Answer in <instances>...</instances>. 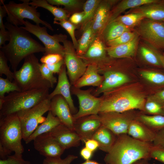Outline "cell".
Returning a JSON list of instances; mask_svg holds the SVG:
<instances>
[{
    "label": "cell",
    "mask_w": 164,
    "mask_h": 164,
    "mask_svg": "<svg viewBox=\"0 0 164 164\" xmlns=\"http://www.w3.org/2000/svg\"><path fill=\"white\" fill-rule=\"evenodd\" d=\"M10 35L9 43L0 48L10 62L13 72L17 70L21 61L28 55L35 53L44 52L45 48L30 36L29 32L7 22L5 24Z\"/></svg>",
    "instance_id": "6da1fadb"
},
{
    "label": "cell",
    "mask_w": 164,
    "mask_h": 164,
    "mask_svg": "<svg viewBox=\"0 0 164 164\" xmlns=\"http://www.w3.org/2000/svg\"><path fill=\"white\" fill-rule=\"evenodd\" d=\"M153 146L152 143L139 141L127 134L117 135L104 161L106 164H132L140 159L149 160Z\"/></svg>",
    "instance_id": "7a4b0ae2"
},
{
    "label": "cell",
    "mask_w": 164,
    "mask_h": 164,
    "mask_svg": "<svg viewBox=\"0 0 164 164\" xmlns=\"http://www.w3.org/2000/svg\"><path fill=\"white\" fill-rule=\"evenodd\" d=\"M41 64L34 54L24 59V63L18 70L13 72V80L21 91L32 90L49 89L50 83L42 76L40 70Z\"/></svg>",
    "instance_id": "3957f363"
},
{
    "label": "cell",
    "mask_w": 164,
    "mask_h": 164,
    "mask_svg": "<svg viewBox=\"0 0 164 164\" xmlns=\"http://www.w3.org/2000/svg\"><path fill=\"white\" fill-rule=\"evenodd\" d=\"M99 112L123 113L135 109L144 110L145 100L133 92L112 90L101 97Z\"/></svg>",
    "instance_id": "277c9868"
},
{
    "label": "cell",
    "mask_w": 164,
    "mask_h": 164,
    "mask_svg": "<svg viewBox=\"0 0 164 164\" xmlns=\"http://www.w3.org/2000/svg\"><path fill=\"white\" fill-rule=\"evenodd\" d=\"M49 90L35 89L9 93L2 99L3 104L0 109V118L34 106L47 98Z\"/></svg>",
    "instance_id": "5b68a950"
},
{
    "label": "cell",
    "mask_w": 164,
    "mask_h": 164,
    "mask_svg": "<svg viewBox=\"0 0 164 164\" xmlns=\"http://www.w3.org/2000/svg\"><path fill=\"white\" fill-rule=\"evenodd\" d=\"M22 129L16 114L0 118V143L15 154L22 155Z\"/></svg>",
    "instance_id": "8992f818"
},
{
    "label": "cell",
    "mask_w": 164,
    "mask_h": 164,
    "mask_svg": "<svg viewBox=\"0 0 164 164\" xmlns=\"http://www.w3.org/2000/svg\"><path fill=\"white\" fill-rule=\"evenodd\" d=\"M22 3H16L10 1L5 4L3 0L0 2L5 11L7 16V22L13 25L18 26L23 25L24 19H27L34 21L36 24H41L51 31L53 29L50 24L40 18V13L37 7L30 5L29 0H22Z\"/></svg>",
    "instance_id": "52a82bcc"
},
{
    "label": "cell",
    "mask_w": 164,
    "mask_h": 164,
    "mask_svg": "<svg viewBox=\"0 0 164 164\" xmlns=\"http://www.w3.org/2000/svg\"><path fill=\"white\" fill-rule=\"evenodd\" d=\"M24 26H21L29 33L34 35L43 43L45 49L44 55L49 53H56L63 57L64 48L60 42H63L66 39L67 36L61 34L49 35L47 31V27H41L38 25L32 24L26 20L23 22Z\"/></svg>",
    "instance_id": "ba28073f"
},
{
    "label": "cell",
    "mask_w": 164,
    "mask_h": 164,
    "mask_svg": "<svg viewBox=\"0 0 164 164\" xmlns=\"http://www.w3.org/2000/svg\"><path fill=\"white\" fill-rule=\"evenodd\" d=\"M134 30L147 43L159 50H164V22L145 18Z\"/></svg>",
    "instance_id": "9c48e42d"
},
{
    "label": "cell",
    "mask_w": 164,
    "mask_h": 164,
    "mask_svg": "<svg viewBox=\"0 0 164 164\" xmlns=\"http://www.w3.org/2000/svg\"><path fill=\"white\" fill-rule=\"evenodd\" d=\"M51 100L47 98L34 106L17 112L25 141L34 131L43 115L50 110Z\"/></svg>",
    "instance_id": "30bf717a"
},
{
    "label": "cell",
    "mask_w": 164,
    "mask_h": 164,
    "mask_svg": "<svg viewBox=\"0 0 164 164\" xmlns=\"http://www.w3.org/2000/svg\"><path fill=\"white\" fill-rule=\"evenodd\" d=\"M64 48V60L67 74L71 85L73 86L85 72L87 65L77 55L73 44L66 39L63 42Z\"/></svg>",
    "instance_id": "8fae6325"
},
{
    "label": "cell",
    "mask_w": 164,
    "mask_h": 164,
    "mask_svg": "<svg viewBox=\"0 0 164 164\" xmlns=\"http://www.w3.org/2000/svg\"><path fill=\"white\" fill-rule=\"evenodd\" d=\"M92 88L82 90L73 86L71 88V91L77 97L79 103V109L73 115L74 121L87 116L98 114L99 112L101 98L93 95Z\"/></svg>",
    "instance_id": "7c38bea8"
},
{
    "label": "cell",
    "mask_w": 164,
    "mask_h": 164,
    "mask_svg": "<svg viewBox=\"0 0 164 164\" xmlns=\"http://www.w3.org/2000/svg\"><path fill=\"white\" fill-rule=\"evenodd\" d=\"M126 112H99L98 114L102 125L118 135L127 134L130 123L135 119L131 116L125 114Z\"/></svg>",
    "instance_id": "4fadbf2b"
},
{
    "label": "cell",
    "mask_w": 164,
    "mask_h": 164,
    "mask_svg": "<svg viewBox=\"0 0 164 164\" xmlns=\"http://www.w3.org/2000/svg\"><path fill=\"white\" fill-rule=\"evenodd\" d=\"M33 141L35 149L45 158L60 157L65 150L50 132L38 136Z\"/></svg>",
    "instance_id": "5bb4252c"
},
{
    "label": "cell",
    "mask_w": 164,
    "mask_h": 164,
    "mask_svg": "<svg viewBox=\"0 0 164 164\" xmlns=\"http://www.w3.org/2000/svg\"><path fill=\"white\" fill-rule=\"evenodd\" d=\"M102 125L98 114L91 115L79 118L74 121L73 129L84 143L92 138Z\"/></svg>",
    "instance_id": "9a60e30c"
},
{
    "label": "cell",
    "mask_w": 164,
    "mask_h": 164,
    "mask_svg": "<svg viewBox=\"0 0 164 164\" xmlns=\"http://www.w3.org/2000/svg\"><path fill=\"white\" fill-rule=\"evenodd\" d=\"M50 111L59 119L61 124L74 130L73 115L68 104L62 96L57 95L52 98Z\"/></svg>",
    "instance_id": "2e32d148"
},
{
    "label": "cell",
    "mask_w": 164,
    "mask_h": 164,
    "mask_svg": "<svg viewBox=\"0 0 164 164\" xmlns=\"http://www.w3.org/2000/svg\"><path fill=\"white\" fill-rule=\"evenodd\" d=\"M71 84L68 80L65 64L63 65L58 74L56 86L54 90L49 94L47 98L51 100L55 96L60 95L68 104L73 115L77 112L71 96Z\"/></svg>",
    "instance_id": "e0dca14e"
},
{
    "label": "cell",
    "mask_w": 164,
    "mask_h": 164,
    "mask_svg": "<svg viewBox=\"0 0 164 164\" xmlns=\"http://www.w3.org/2000/svg\"><path fill=\"white\" fill-rule=\"evenodd\" d=\"M106 51L103 43L99 36L95 37L85 53L79 56L87 65L95 64L98 70L103 66Z\"/></svg>",
    "instance_id": "ac0fdd59"
},
{
    "label": "cell",
    "mask_w": 164,
    "mask_h": 164,
    "mask_svg": "<svg viewBox=\"0 0 164 164\" xmlns=\"http://www.w3.org/2000/svg\"><path fill=\"white\" fill-rule=\"evenodd\" d=\"M116 0L101 1L92 20V30L95 38L101 34L106 26L112 6Z\"/></svg>",
    "instance_id": "d6986e66"
},
{
    "label": "cell",
    "mask_w": 164,
    "mask_h": 164,
    "mask_svg": "<svg viewBox=\"0 0 164 164\" xmlns=\"http://www.w3.org/2000/svg\"><path fill=\"white\" fill-rule=\"evenodd\" d=\"M50 132L65 149L80 145L81 140L77 134L63 124L59 125Z\"/></svg>",
    "instance_id": "ffe728a7"
},
{
    "label": "cell",
    "mask_w": 164,
    "mask_h": 164,
    "mask_svg": "<svg viewBox=\"0 0 164 164\" xmlns=\"http://www.w3.org/2000/svg\"><path fill=\"white\" fill-rule=\"evenodd\" d=\"M103 74L104 79L102 84L92 92L95 96L118 87L129 80L126 75L119 71L108 70L103 72Z\"/></svg>",
    "instance_id": "44dd1931"
},
{
    "label": "cell",
    "mask_w": 164,
    "mask_h": 164,
    "mask_svg": "<svg viewBox=\"0 0 164 164\" xmlns=\"http://www.w3.org/2000/svg\"><path fill=\"white\" fill-rule=\"evenodd\" d=\"M138 13L145 18L152 20L164 22V0L144 5L129 10L125 14Z\"/></svg>",
    "instance_id": "7402d4cb"
},
{
    "label": "cell",
    "mask_w": 164,
    "mask_h": 164,
    "mask_svg": "<svg viewBox=\"0 0 164 164\" xmlns=\"http://www.w3.org/2000/svg\"><path fill=\"white\" fill-rule=\"evenodd\" d=\"M156 133L144 124L135 119L130 123L128 129L127 134L139 141L152 143Z\"/></svg>",
    "instance_id": "603a6c76"
},
{
    "label": "cell",
    "mask_w": 164,
    "mask_h": 164,
    "mask_svg": "<svg viewBox=\"0 0 164 164\" xmlns=\"http://www.w3.org/2000/svg\"><path fill=\"white\" fill-rule=\"evenodd\" d=\"M139 36L137 35L131 41L118 46L106 47L107 54L111 58H120L133 56L138 48Z\"/></svg>",
    "instance_id": "cb8c5ba5"
},
{
    "label": "cell",
    "mask_w": 164,
    "mask_h": 164,
    "mask_svg": "<svg viewBox=\"0 0 164 164\" xmlns=\"http://www.w3.org/2000/svg\"><path fill=\"white\" fill-rule=\"evenodd\" d=\"M104 79L103 76L98 72L97 66L94 64L87 65L83 75L73 86L80 88L86 86H92L97 87L102 84Z\"/></svg>",
    "instance_id": "d4e9b609"
},
{
    "label": "cell",
    "mask_w": 164,
    "mask_h": 164,
    "mask_svg": "<svg viewBox=\"0 0 164 164\" xmlns=\"http://www.w3.org/2000/svg\"><path fill=\"white\" fill-rule=\"evenodd\" d=\"M117 135L108 128L102 125L93 136L92 138L98 144V148L108 152L112 147Z\"/></svg>",
    "instance_id": "484cf974"
},
{
    "label": "cell",
    "mask_w": 164,
    "mask_h": 164,
    "mask_svg": "<svg viewBox=\"0 0 164 164\" xmlns=\"http://www.w3.org/2000/svg\"><path fill=\"white\" fill-rule=\"evenodd\" d=\"M158 0H123L118 4L111 10L107 25L115 19L126 10L135 8L143 5L155 2ZM106 25V26H107Z\"/></svg>",
    "instance_id": "4316f807"
},
{
    "label": "cell",
    "mask_w": 164,
    "mask_h": 164,
    "mask_svg": "<svg viewBox=\"0 0 164 164\" xmlns=\"http://www.w3.org/2000/svg\"><path fill=\"white\" fill-rule=\"evenodd\" d=\"M60 124L61 123L59 119L53 116L51 111H49L45 120L37 127L25 141L26 143L27 144L29 143L40 135L50 132L53 129Z\"/></svg>",
    "instance_id": "83f0119b"
},
{
    "label": "cell",
    "mask_w": 164,
    "mask_h": 164,
    "mask_svg": "<svg viewBox=\"0 0 164 164\" xmlns=\"http://www.w3.org/2000/svg\"><path fill=\"white\" fill-rule=\"evenodd\" d=\"M132 30L119 22L114 20L105 26L101 34L106 42L116 38L125 32Z\"/></svg>",
    "instance_id": "f1b7e54d"
},
{
    "label": "cell",
    "mask_w": 164,
    "mask_h": 164,
    "mask_svg": "<svg viewBox=\"0 0 164 164\" xmlns=\"http://www.w3.org/2000/svg\"><path fill=\"white\" fill-rule=\"evenodd\" d=\"M29 4L36 7L43 8L50 12L54 17V21L68 20V13L64 9L53 6L46 0H33Z\"/></svg>",
    "instance_id": "f546056e"
},
{
    "label": "cell",
    "mask_w": 164,
    "mask_h": 164,
    "mask_svg": "<svg viewBox=\"0 0 164 164\" xmlns=\"http://www.w3.org/2000/svg\"><path fill=\"white\" fill-rule=\"evenodd\" d=\"M94 38L91 20L84 27L82 36L78 41V46L76 52L78 56H82L85 53Z\"/></svg>",
    "instance_id": "4dcf8cb0"
},
{
    "label": "cell",
    "mask_w": 164,
    "mask_h": 164,
    "mask_svg": "<svg viewBox=\"0 0 164 164\" xmlns=\"http://www.w3.org/2000/svg\"><path fill=\"white\" fill-rule=\"evenodd\" d=\"M135 119L155 132L164 128V115H140Z\"/></svg>",
    "instance_id": "1f68e13d"
},
{
    "label": "cell",
    "mask_w": 164,
    "mask_h": 164,
    "mask_svg": "<svg viewBox=\"0 0 164 164\" xmlns=\"http://www.w3.org/2000/svg\"><path fill=\"white\" fill-rule=\"evenodd\" d=\"M139 51L142 58L147 63L152 65L162 67L157 50L148 44L139 46Z\"/></svg>",
    "instance_id": "d6a6232c"
},
{
    "label": "cell",
    "mask_w": 164,
    "mask_h": 164,
    "mask_svg": "<svg viewBox=\"0 0 164 164\" xmlns=\"http://www.w3.org/2000/svg\"><path fill=\"white\" fill-rule=\"evenodd\" d=\"M144 19L145 17L141 14L131 13L119 15L114 20L119 22L127 27L132 29Z\"/></svg>",
    "instance_id": "836d02e7"
},
{
    "label": "cell",
    "mask_w": 164,
    "mask_h": 164,
    "mask_svg": "<svg viewBox=\"0 0 164 164\" xmlns=\"http://www.w3.org/2000/svg\"><path fill=\"white\" fill-rule=\"evenodd\" d=\"M101 0H88L83 6L84 17L82 22L83 27L89 22L92 20L98 6Z\"/></svg>",
    "instance_id": "e575fe53"
},
{
    "label": "cell",
    "mask_w": 164,
    "mask_h": 164,
    "mask_svg": "<svg viewBox=\"0 0 164 164\" xmlns=\"http://www.w3.org/2000/svg\"><path fill=\"white\" fill-rule=\"evenodd\" d=\"M137 35L135 31L125 32L116 38L106 42L108 47H114L128 43L133 39Z\"/></svg>",
    "instance_id": "d590c367"
},
{
    "label": "cell",
    "mask_w": 164,
    "mask_h": 164,
    "mask_svg": "<svg viewBox=\"0 0 164 164\" xmlns=\"http://www.w3.org/2000/svg\"><path fill=\"white\" fill-rule=\"evenodd\" d=\"M20 91L19 88L13 81L12 82L6 78L0 77V99L3 98L6 93Z\"/></svg>",
    "instance_id": "8d00e7d4"
},
{
    "label": "cell",
    "mask_w": 164,
    "mask_h": 164,
    "mask_svg": "<svg viewBox=\"0 0 164 164\" xmlns=\"http://www.w3.org/2000/svg\"><path fill=\"white\" fill-rule=\"evenodd\" d=\"M53 23L60 25L67 32L71 38L74 48L77 50L78 48V43L75 35V31L76 28L75 25L68 20H61L59 22L54 21Z\"/></svg>",
    "instance_id": "74e56055"
},
{
    "label": "cell",
    "mask_w": 164,
    "mask_h": 164,
    "mask_svg": "<svg viewBox=\"0 0 164 164\" xmlns=\"http://www.w3.org/2000/svg\"><path fill=\"white\" fill-rule=\"evenodd\" d=\"M140 74L144 78L154 84H164V74L161 73L149 71H142Z\"/></svg>",
    "instance_id": "f35d334b"
},
{
    "label": "cell",
    "mask_w": 164,
    "mask_h": 164,
    "mask_svg": "<svg viewBox=\"0 0 164 164\" xmlns=\"http://www.w3.org/2000/svg\"><path fill=\"white\" fill-rule=\"evenodd\" d=\"M7 59L4 53L0 50V75L4 74L10 81L12 82L13 80V72H12L9 67Z\"/></svg>",
    "instance_id": "ab89813d"
},
{
    "label": "cell",
    "mask_w": 164,
    "mask_h": 164,
    "mask_svg": "<svg viewBox=\"0 0 164 164\" xmlns=\"http://www.w3.org/2000/svg\"><path fill=\"white\" fill-rule=\"evenodd\" d=\"M47 2L52 5H63L65 10L67 11L79 7L80 3L77 0H47Z\"/></svg>",
    "instance_id": "60d3db41"
},
{
    "label": "cell",
    "mask_w": 164,
    "mask_h": 164,
    "mask_svg": "<svg viewBox=\"0 0 164 164\" xmlns=\"http://www.w3.org/2000/svg\"><path fill=\"white\" fill-rule=\"evenodd\" d=\"M78 157L73 155H69L65 158H45L43 164H70Z\"/></svg>",
    "instance_id": "b9f144b4"
},
{
    "label": "cell",
    "mask_w": 164,
    "mask_h": 164,
    "mask_svg": "<svg viewBox=\"0 0 164 164\" xmlns=\"http://www.w3.org/2000/svg\"><path fill=\"white\" fill-rule=\"evenodd\" d=\"M144 110L151 114L164 115L162 106L155 101H149L147 102L145 104Z\"/></svg>",
    "instance_id": "7bdbcfd3"
},
{
    "label": "cell",
    "mask_w": 164,
    "mask_h": 164,
    "mask_svg": "<svg viewBox=\"0 0 164 164\" xmlns=\"http://www.w3.org/2000/svg\"><path fill=\"white\" fill-rule=\"evenodd\" d=\"M40 70L43 77L49 82L50 84L51 88H53L54 84L57 81V79L52 73L44 64H41Z\"/></svg>",
    "instance_id": "ee69618b"
},
{
    "label": "cell",
    "mask_w": 164,
    "mask_h": 164,
    "mask_svg": "<svg viewBox=\"0 0 164 164\" xmlns=\"http://www.w3.org/2000/svg\"><path fill=\"white\" fill-rule=\"evenodd\" d=\"M30 164V162L22 158V155H18L15 154L12 155H8L5 159L0 160V164Z\"/></svg>",
    "instance_id": "f6af8a7d"
},
{
    "label": "cell",
    "mask_w": 164,
    "mask_h": 164,
    "mask_svg": "<svg viewBox=\"0 0 164 164\" xmlns=\"http://www.w3.org/2000/svg\"><path fill=\"white\" fill-rule=\"evenodd\" d=\"M64 57L61 55L56 53H49L44 55L40 59L43 64L51 65L63 60Z\"/></svg>",
    "instance_id": "bcb514c9"
},
{
    "label": "cell",
    "mask_w": 164,
    "mask_h": 164,
    "mask_svg": "<svg viewBox=\"0 0 164 164\" xmlns=\"http://www.w3.org/2000/svg\"><path fill=\"white\" fill-rule=\"evenodd\" d=\"M150 158L164 163V149L153 145L151 152Z\"/></svg>",
    "instance_id": "7dc6e473"
},
{
    "label": "cell",
    "mask_w": 164,
    "mask_h": 164,
    "mask_svg": "<svg viewBox=\"0 0 164 164\" xmlns=\"http://www.w3.org/2000/svg\"><path fill=\"white\" fill-rule=\"evenodd\" d=\"M152 144L155 147L164 149V128L156 132Z\"/></svg>",
    "instance_id": "c3c4849f"
},
{
    "label": "cell",
    "mask_w": 164,
    "mask_h": 164,
    "mask_svg": "<svg viewBox=\"0 0 164 164\" xmlns=\"http://www.w3.org/2000/svg\"><path fill=\"white\" fill-rule=\"evenodd\" d=\"M83 12H76L73 14L70 17L69 21L74 25H77L82 23L84 17Z\"/></svg>",
    "instance_id": "681fc988"
},
{
    "label": "cell",
    "mask_w": 164,
    "mask_h": 164,
    "mask_svg": "<svg viewBox=\"0 0 164 164\" xmlns=\"http://www.w3.org/2000/svg\"><path fill=\"white\" fill-rule=\"evenodd\" d=\"M65 64L64 59L58 62L51 65H46L50 70L53 73L59 74L62 67Z\"/></svg>",
    "instance_id": "f907efd6"
},
{
    "label": "cell",
    "mask_w": 164,
    "mask_h": 164,
    "mask_svg": "<svg viewBox=\"0 0 164 164\" xmlns=\"http://www.w3.org/2000/svg\"><path fill=\"white\" fill-rule=\"evenodd\" d=\"M10 35L7 30H0V48L5 44V42L10 40Z\"/></svg>",
    "instance_id": "816d5d0a"
},
{
    "label": "cell",
    "mask_w": 164,
    "mask_h": 164,
    "mask_svg": "<svg viewBox=\"0 0 164 164\" xmlns=\"http://www.w3.org/2000/svg\"><path fill=\"white\" fill-rule=\"evenodd\" d=\"M84 143L85 147L92 152L98 148V144L97 142L92 138L87 140Z\"/></svg>",
    "instance_id": "f5cc1de1"
},
{
    "label": "cell",
    "mask_w": 164,
    "mask_h": 164,
    "mask_svg": "<svg viewBox=\"0 0 164 164\" xmlns=\"http://www.w3.org/2000/svg\"><path fill=\"white\" fill-rule=\"evenodd\" d=\"M12 152L8 149L3 146L0 143V158L1 159H6L8 155H10Z\"/></svg>",
    "instance_id": "db71d44e"
},
{
    "label": "cell",
    "mask_w": 164,
    "mask_h": 164,
    "mask_svg": "<svg viewBox=\"0 0 164 164\" xmlns=\"http://www.w3.org/2000/svg\"><path fill=\"white\" fill-rule=\"evenodd\" d=\"M93 152L92 151L85 147L82 149L80 151V154L82 157L85 160H90L92 156Z\"/></svg>",
    "instance_id": "11a10c76"
},
{
    "label": "cell",
    "mask_w": 164,
    "mask_h": 164,
    "mask_svg": "<svg viewBox=\"0 0 164 164\" xmlns=\"http://www.w3.org/2000/svg\"><path fill=\"white\" fill-rule=\"evenodd\" d=\"M7 14L4 9L2 6H0V30H6L5 25L3 21V18Z\"/></svg>",
    "instance_id": "9f6ffc18"
},
{
    "label": "cell",
    "mask_w": 164,
    "mask_h": 164,
    "mask_svg": "<svg viewBox=\"0 0 164 164\" xmlns=\"http://www.w3.org/2000/svg\"><path fill=\"white\" fill-rule=\"evenodd\" d=\"M155 98L157 100L160 102H164V90L156 94Z\"/></svg>",
    "instance_id": "6f0895ef"
},
{
    "label": "cell",
    "mask_w": 164,
    "mask_h": 164,
    "mask_svg": "<svg viewBox=\"0 0 164 164\" xmlns=\"http://www.w3.org/2000/svg\"><path fill=\"white\" fill-rule=\"evenodd\" d=\"M157 51L162 66L164 68V53H161L159 50H157Z\"/></svg>",
    "instance_id": "680465c9"
},
{
    "label": "cell",
    "mask_w": 164,
    "mask_h": 164,
    "mask_svg": "<svg viewBox=\"0 0 164 164\" xmlns=\"http://www.w3.org/2000/svg\"><path fill=\"white\" fill-rule=\"evenodd\" d=\"M149 160L145 159H139L132 164H151L149 162Z\"/></svg>",
    "instance_id": "91938a15"
},
{
    "label": "cell",
    "mask_w": 164,
    "mask_h": 164,
    "mask_svg": "<svg viewBox=\"0 0 164 164\" xmlns=\"http://www.w3.org/2000/svg\"><path fill=\"white\" fill-rule=\"evenodd\" d=\"M80 164H102L98 163L97 162L93 160H86L84 162Z\"/></svg>",
    "instance_id": "94428289"
},
{
    "label": "cell",
    "mask_w": 164,
    "mask_h": 164,
    "mask_svg": "<svg viewBox=\"0 0 164 164\" xmlns=\"http://www.w3.org/2000/svg\"><path fill=\"white\" fill-rule=\"evenodd\" d=\"M162 108H163V111L164 112V105L162 106Z\"/></svg>",
    "instance_id": "6125c7cd"
}]
</instances>
